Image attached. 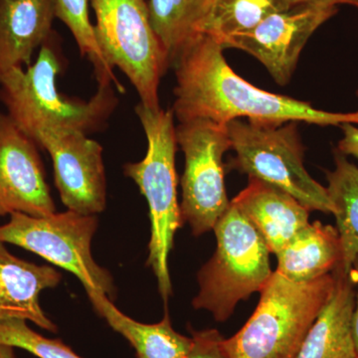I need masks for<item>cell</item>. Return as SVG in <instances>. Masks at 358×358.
Wrapping results in <instances>:
<instances>
[{"mask_svg": "<svg viewBox=\"0 0 358 358\" xmlns=\"http://www.w3.org/2000/svg\"><path fill=\"white\" fill-rule=\"evenodd\" d=\"M211 0H148L150 22L171 65L186 45L199 36V27Z\"/></svg>", "mask_w": 358, "mask_h": 358, "instance_id": "ffe728a7", "label": "cell"}, {"mask_svg": "<svg viewBox=\"0 0 358 358\" xmlns=\"http://www.w3.org/2000/svg\"><path fill=\"white\" fill-rule=\"evenodd\" d=\"M224 48L200 34L174 61L176 85L173 112L178 122L209 120L219 124L235 120L282 124L303 122L320 127L358 124V112L333 113L291 96L250 84L228 65Z\"/></svg>", "mask_w": 358, "mask_h": 358, "instance_id": "6da1fadb", "label": "cell"}, {"mask_svg": "<svg viewBox=\"0 0 358 358\" xmlns=\"http://www.w3.org/2000/svg\"><path fill=\"white\" fill-rule=\"evenodd\" d=\"M96 228V216L75 211L55 212L45 217L13 213L8 222L0 225V242L16 245L72 273L86 293L96 292L110 298L115 294L112 275L92 256Z\"/></svg>", "mask_w": 358, "mask_h": 358, "instance_id": "ba28073f", "label": "cell"}, {"mask_svg": "<svg viewBox=\"0 0 358 358\" xmlns=\"http://www.w3.org/2000/svg\"><path fill=\"white\" fill-rule=\"evenodd\" d=\"M231 202L274 255L310 223V210L303 204L281 188L259 179L249 178L247 187Z\"/></svg>", "mask_w": 358, "mask_h": 358, "instance_id": "4fadbf2b", "label": "cell"}, {"mask_svg": "<svg viewBox=\"0 0 358 358\" xmlns=\"http://www.w3.org/2000/svg\"><path fill=\"white\" fill-rule=\"evenodd\" d=\"M357 98H358V90H357Z\"/></svg>", "mask_w": 358, "mask_h": 358, "instance_id": "f1b7e54d", "label": "cell"}, {"mask_svg": "<svg viewBox=\"0 0 358 358\" xmlns=\"http://www.w3.org/2000/svg\"><path fill=\"white\" fill-rule=\"evenodd\" d=\"M336 272L306 282L273 273L248 322L224 338L227 358H296L313 322L334 293Z\"/></svg>", "mask_w": 358, "mask_h": 358, "instance_id": "277c9868", "label": "cell"}, {"mask_svg": "<svg viewBox=\"0 0 358 358\" xmlns=\"http://www.w3.org/2000/svg\"><path fill=\"white\" fill-rule=\"evenodd\" d=\"M282 0H211L199 27L222 46L234 35L248 32L271 14L289 8Z\"/></svg>", "mask_w": 358, "mask_h": 358, "instance_id": "44dd1931", "label": "cell"}, {"mask_svg": "<svg viewBox=\"0 0 358 358\" xmlns=\"http://www.w3.org/2000/svg\"><path fill=\"white\" fill-rule=\"evenodd\" d=\"M95 36L108 64L120 70L141 105L159 109V85L171 61L150 22L148 0H91Z\"/></svg>", "mask_w": 358, "mask_h": 358, "instance_id": "52a82bcc", "label": "cell"}, {"mask_svg": "<svg viewBox=\"0 0 358 358\" xmlns=\"http://www.w3.org/2000/svg\"><path fill=\"white\" fill-rule=\"evenodd\" d=\"M215 253L200 268L199 291L192 301L216 322H226L239 301L261 292L273 275L270 251L258 231L230 202L213 228Z\"/></svg>", "mask_w": 358, "mask_h": 358, "instance_id": "5b68a950", "label": "cell"}, {"mask_svg": "<svg viewBox=\"0 0 358 358\" xmlns=\"http://www.w3.org/2000/svg\"><path fill=\"white\" fill-rule=\"evenodd\" d=\"M55 212L37 143L0 113V218L13 213L45 217Z\"/></svg>", "mask_w": 358, "mask_h": 358, "instance_id": "7c38bea8", "label": "cell"}, {"mask_svg": "<svg viewBox=\"0 0 358 358\" xmlns=\"http://www.w3.org/2000/svg\"><path fill=\"white\" fill-rule=\"evenodd\" d=\"M176 141L185 155L181 218L200 236L213 230L230 202L223 157L231 148L227 124L209 120L179 122Z\"/></svg>", "mask_w": 358, "mask_h": 358, "instance_id": "9c48e42d", "label": "cell"}, {"mask_svg": "<svg viewBox=\"0 0 358 358\" xmlns=\"http://www.w3.org/2000/svg\"><path fill=\"white\" fill-rule=\"evenodd\" d=\"M31 138L50 155L56 187L68 210L95 216L105 210L107 181L98 141L57 124L41 127Z\"/></svg>", "mask_w": 358, "mask_h": 358, "instance_id": "30bf717a", "label": "cell"}, {"mask_svg": "<svg viewBox=\"0 0 358 358\" xmlns=\"http://www.w3.org/2000/svg\"><path fill=\"white\" fill-rule=\"evenodd\" d=\"M0 358H15L14 348L10 346L0 345Z\"/></svg>", "mask_w": 358, "mask_h": 358, "instance_id": "83f0119b", "label": "cell"}, {"mask_svg": "<svg viewBox=\"0 0 358 358\" xmlns=\"http://www.w3.org/2000/svg\"><path fill=\"white\" fill-rule=\"evenodd\" d=\"M60 282L55 268L17 258L0 242V317L24 320L56 333L57 327L40 305V294Z\"/></svg>", "mask_w": 358, "mask_h": 358, "instance_id": "5bb4252c", "label": "cell"}, {"mask_svg": "<svg viewBox=\"0 0 358 358\" xmlns=\"http://www.w3.org/2000/svg\"><path fill=\"white\" fill-rule=\"evenodd\" d=\"M334 272V293L308 329L296 358L358 357L352 333L355 282L338 267Z\"/></svg>", "mask_w": 358, "mask_h": 358, "instance_id": "2e32d148", "label": "cell"}, {"mask_svg": "<svg viewBox=\"0 0 358 358\" xmlns=\"http://www.w3.org/2000/svg\"><path fill=\"white\" fill-rule=\"evenodd\" d=\"M334 171H327V190L334 205L341 246L338 268L350 275L358 258V167L336 152Z\"/></svg>", "mask_w": 358, "mask_h": 358, "instance_id": "d6986e66", "label": "cell"}, {"mask_svg": "<svg viewBox=\"0 0 358 358\" xmlns=\"http://www.w3.org/2000/svg\"><path fill=\"white\" fill-rule=\"evenodd\" d=\"M350 275H352L353 282H355V284L357 285V294H355V310H353L352 317V333L358 355V258L355 260V264H353Z\"/></svg>", "mask_w": 358, "mask_h": 358, "instance_id": "484cf974", "label": "cell"}, {"mask_svg": "<svg viewBox=\"0 0 358 358\" xmlns=\"http://www.w3.org/2000/svg\"><path fill=\"white\" fill-rule=\"evenodd\" d=\"M357 124H343L339 128L343 131V138L338 143V152L350 155L358 160V127Z\"/></svg>", "mask_w": 358, "mask_h": 358, "instance_id": "d4e9b609", "label": "cell"}, {"mask_svg": "<svg viewBox=\"0 0 358 358\" xmlns=\"http://www.w3.org/2000/svg\"><path fill=\"white\" fill-rule=\"evenodd\" d=\"M56 18L62 21L72 33L82 56L91 61L96 81L110 82L122 90L114 69L106 61L96 42L94 24L90 18L91 0H54Z\"/></svg>", "mask_w": 358, "mask_h": 358, "instance_id": "7402d4cb", "label": "cell"}, {"mask_svg": "<svg viewBox=\"0 0 358 358\" xmlns=\"http://www.w3.org/2000/svg\"><path fill=\"white\" fill-rule=\"evenodd\" d=\"M338 13V7L331 4L292 6L271 14L250 31L230 37L222 47L247 52L265 66L275 83L285 86L308 39Z\"/></svg>", "mask_w": 358, "mask_h": 358, "instance_id": "8fae6325", "label": "cell"}, {"mask_svg": "<svg viewBox=\"0 0 358 358\" xmlns=\"http://www.w3.org/2000/svg\"><path fill=\"white\" fill-rule=\"evenodd\" d=\"M192 345L185 358H227L224 352V338L217 329H189Z\"/></svg>", "mask_w": 358, "mask_h": 358, "instance_id": "cb8c5ba5", "label": "cell"}, {"mask_svg": "<svg viewBox=\"0 0 358 358\" xmlns=\"http://www.w3.org/2000/svg\"><path fill=\"white\" fill-rule=\"evenodd\" d=\"M0 345L20 348L38 358H83L62 341L45 338L16 317H0Z\"/></svg>", "mask_w": 358, "mask_h": 358, "instance_id": "603a6c76", "label": "cell"}, {"mask_svg": "<svg viewBox=\"0 0 358 358\" xmlns=\"http://www.w3.org/2000/svg\"><path fill=\"white\" fill-rule=\"evenodd\" d=\"M87 296L96 313L133 346L136 358H185L189 352L192 336L178 333L169 313L157 324H143L122 313L106 294L88 292Z\"/></svg>", "mask_w": 358, "mask_h": 358, "instance_id": "ac0fdd59", "label": "cell"}, {"mask_svg": "<svg viewBox=\"0 0 358 358\" xmlns=\"http://www.w3.org/2000/svg\"><path fill=\"white\" fill-rule=\"evenodd\" d=\"M358 358V357H357Z\"/></svg>", "mask_w": 358, "mask_h": 358, "instance_id": "f546056e", "label": "cell"}, {"mask_svg": "<svg viewBox=\"0 0 358 358\" xmlns=\"http://www.w3.org/2000/svg\"><path fill=\"white\" fill-rule=\"evenodd\" d=\"M136 114L147 136V154L141 162L127 164L124 171L147 199L150 219L148 266L157 278L160 296L167 303L173 294L169 253L174 235L183 224L178 199L176 127L173 110L148 109L140 103Z\"/></svg>", "mask_w": 358, "mask_h": 358, "instance_id": "3957f363", "label": "cell"}, {"mask_svg": "<svg viewBox=\"0 0 358 358\" xmlns=\"http://www.w3.org/2000/svg\"><path fill=\"white\" fill-rule=\"evenodd\" d=\"M227 129L235 152L231 167L281 188L310 211L334 214L327 188L310 176L303 164L305 148L298 122L235 120L227 124Z\"/></svg>", "mask_w": 358, "mask_h": 358, "instance_id": "8992f818", "label": "cell"}, {"mask_svg": "<svg viewBox=\"0 0 358 358\" xmlns=\"http://www.w3.org/2000/svg\"><path fill=\"white\" fill-rule=\"evenodd\" d=\"M56 32L40 47L31 65L14 68L0 79V100L7 115L27 136L41 127L57 124L86 134L105 127L117 105L112 83L101 82L89 101H74L59 93L57 76L62 69L56 50Z\"/></svg>", "mask_w": 358, "mask_h": 358, "instance_id": "7a4b0ae2", "label": "cell"}, {"mask_svg": "<svg viewBox=\"0 0 358 358\" xmlns=\"http://www.w3.org/2000/svg\"><path fill=\"white\" fill-rule=\"evenodd\" d=\"M275 256V272L292 282H310L331 274L341 260L338 230L320 221L308 223Z\"/></svg>", "mask_w": 358, "mask_h": 358, "instance_id": "e0dca14e", "label": "cell"}, {"mask_svg": "<svg viewBox=\"0 0 358 358\" xmlns=\"http://www.w3.org/2000/svg\"><path fill=\"white\" fill-rule=\"evenodd\" d=\"M288 6H296V4L303 3H324L331 4V6H338L339 4H346L355 7L358 10V0H282Z\"/></svg>", "mask_w": 358, "mask_h": 358, "instance_id": "4316f807", "label": "cell"}, {"mask_svg": "<svg viewBox=\"0 0 358 358\" xmlns=\"http://www.w3.org/2000/svg\"><path fill=\"white\" fill-rule=\"evenodd\" d=\"M55 20L54 0H0V79L14 68L32 64Z\"/></svg>", "mask_w": 358, "mask_h": 358, "instance_id": "9a60e30c", "label": "cell"}]
</instances>
